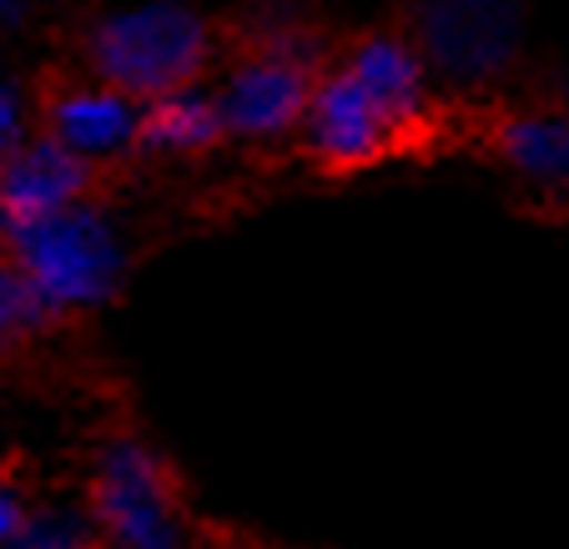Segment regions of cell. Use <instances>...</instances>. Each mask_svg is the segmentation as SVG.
I'll return each instance as SVG.
<instances>
[{
    "label": "cell",
    "mask_w": 569,
    "mask_h": 549,
    "mask_svg": "<svg viewBox=\"0 0 569 549\" xmlns=\"http://www.w3.org/2000/svg\"><path fill=\"white\" fill-rule=\"evenodd\" d=\"M212 31L182 6H141L101 16L81 31V66L137 107L187 97L212 66Z\"/></svg>",
    "instance_id": "cell-1"
},
{
    "label": "cell",
    "mask_w": 569,
    "mask_h": 549,
    "mask_svg": "<svg viewBox=\"0 0 569 549\" xmlns=\"http://www.w3.org/2000/svg\"><path fill=\"white\" fill-rule=\"evenodd\" d=\"M87 515L97 519L107 549H187L182 479L141 439H107L91 459Z\"/></svg>",
    "instance_id": "cell-2"
},
{
    "label": "cell",
    "mask_w": 569,
    "mask_h": 549,
    "mask_svg": "<svg viewBox=\"0 0 569 549\" xmlns=\"http://www.w3.org/2000/svg\"><path fill=\"white\" fill-rule=\"evenodd\" d=\"M318 61L308 46L292 36H258L227 66V81L217 91V111L227 121V137L242 141H272L288 137L308 121V107L318 97Z\"/></svg>",
    "instance_id": "cell-3"
},
{
    "label": "cell",
    "mask_w": 569,
    "mask_h": 549,
    "mask_svg": "<svg viewBox=\"0 0 569 549\" xmlns=\"http://www.w3.org/2000/svg\"><path fill=\"white\" fill-rule=\"evenodd\" d=\"M11 262L51 298L61 318L107 302L121 282V252L91 207H76V212L46 217L26 232H11Z\"/></svg>",
    "instance_id": "cell-4"
},
{
    "label": "cell",
    "mask_w": 569,
    "mask_h": 549,
    "mask_svg": "<svg viewBox=\"0 0 569 549\" xmlns=\"http://www.w3.org/2000/svg\"><path fill=\"white\" fill-rule=\"evenodd\" d=\"M141 111L147 107L121 97L117 87H107L87 66H81V71H71V66H46L31 91L36 137L61 141L66 151H76V157H87V162H97V167H107L121 151H137Z\"/></svg>",
    "instance_id": "cell-5"
},
{
    "label": "cell",
    "mask_w": 569,
    "mask_h": 549,
    "mask_svg": "<svg viewBox=\"0 0 569 549\" xmlns=\"http://www.w3.org/2000/svg\"><path fill=\"white\" fill-rule=\"evenodd\" d=\"M393 151H403V141H398L393 121L378 111V101L343 66L322 71L318 97H312L308 121H302V157L322 177H353L378 167Z\"/></svg>",
    "instance_id": "cell-6"
},
{
    "label": "cell",
    "mask_w": 569,
    "mask_h": 549,
    "mask_svg": "<svg viewBox=\"0 0 569 549\" xmlns=\"http://www.w3.org/2000/svg\"><path fill=\"white\" fill-rule=\"evenodd\" d=\"M333 66H343L358 87L378 101V111L393 121L403 151L429 141L433 107H429V91H423V71L429 66H423L419 41H409L398 31H363L353 41H343V56Z\"/></svg>",
    "instance_id": "cell-7"
},
{
    "label": "cell",
    "mask_w": 569,
    "mask_h": 549,
    "mask_svg": "<svg viewBox=\"0 0 569 549\" xmlns=\"http://www.w3.org/2000/svg\"><path fill=\"white\" fill-rule=\"evenodd\" d=\"M101 187V167L66 151L51 137H31L26 147L6 151V187H0V207H6V232H26V227L46 222V217L91 207Z\"/></svg>",
    "instance_id": "cell-8"
},
{
    "label": "cell",
    "mask_w": 569,
    "mask_h": 549,
    "mask_svg": "<svg viewBox=\"0 0 569 549\" xmlns=\"http://www.w3.org/2000/svg\"><path fill=\"white\" fill-rule=\"evenodd\" d=\"M489 147L529 182H569V117L555 111H505L489 131Z\"/></svg>",
    "instance_id": "cell-9"
},
{
    "label": "cell",
    "mask_w": 569,
    "mask_h": 549,
    "mask_svg": "<svg viewBox=\"0 0 569 549\" xmlns=\"http://www.w3.org/2000/svg\"><path fill=\"white\" fill-rule=\"evenodd\" d=\"M227 137V121L217 111V101L202 97H172L141 111V131H137V151L151 157H202L217 141Z\"/></svg>",
    "instance_id": "cell-10"
},
{
    "label": "cell",
    "mask_w": 569,
    "mask_h": 549,
    "mask_svg": "<svg viewBox=\"0 0 569 549\" xmlns=\"http://www.w3.org/2000/svg\"><path fill=\"white\" fill-rule=\"evenodd\" d=\"M0 298H6V343L11 348L31 343V338H41L46 328L61 323V312L51 308V298H46L16 262L6 268V278H0Z\"/></svg>",
    "instance_id": "cell-11"
},
{
    "label": "cell",
    "mask_w": 569,
    "mask_h": 549,
    "mask_svg": "<svg viewBox=\"0 0 569 549\" xmlns=\"http://www.w3.org/2000/svg\"><path fill=\"white\" fill-rule=\"evenodd\" d=\"M6 549H107L97 519L76 515V509H36L26 535Z\"/></svg>",
    "instance_id": "cell-12"
}]
</instances>
